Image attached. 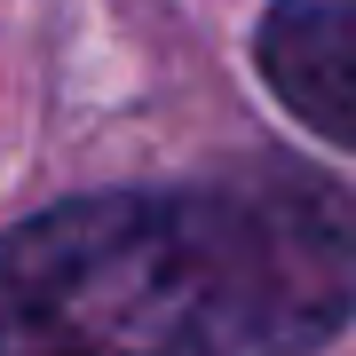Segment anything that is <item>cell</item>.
Instances as JSON below:
<instances>
[{
  "label": "cell",
  "instance_id": "obj_3",
  "mask_svg": "<svg viewBox=\"0 0 356 356\" xmlns=\"http://www.w3.org/2000/svg\"><path fill=\"white\" fill-rule=\"evenodd\" d=\"M254 56L301 127L356 151V0H277L254 32Z\"/></svg>",
  "mask_w": 356,
  "mask_h": 356
},
{
  "label": "cell",
  "instance_id": "obj_1",
  "mask_svg": "<svg viewBox=\"0 0 356 356\" xmlns=\"http://www.w3.org/2000/svg\"><path fill=\"white\" fill-rule=\"evenodd\" d=\"M198 191H95L0 229V356H229Z\"/></svg>",
  "mask_w": 356,
  "mask_h": 356
},
{
  "label": "cell",
  "instance_id": "obj_2",
  "mask_svg": "<svg viewBox=\"0 0 356 356\" xmlns=\"http://www.w3.org/2000/svg\"><path fill=\"white\" fill-rule=\"evenodd\" d=\"M191 191L214 229V261L245 348L301 356L356 317V198L332 175L285 151H245Z\"/></svg>",
  "mask_w": 356,
  "mask_h": 356
}]
</instances>
